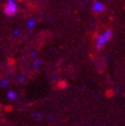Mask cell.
<instances>
[{
    "label": "cell",
    "instance_id": "cell-3",
    "mask_svg": "<svg viewBox=\"0 0 125 126\" xmlns=\"http://www.w3.org/2000/svg\"><path fill=\"white\" fill-rule=\"evenodd\" d=\"M91 8L94 12H96V14H101V12H103L105 10V4L101 0H96V1L92 3Z\"/></svg>",
    "mask_w": 125,
    "mask_h": 126
},
{
    "label": "cell",
    "instance_id": "cell-6",
    "mask_svg": "<svg viewBox=\"0 0 125 126\" xmlns=\"http://www.w3.org/2000/svg\"><path fill=\"white\" fill-rule=\"evenodd\" d=\"M32 117L35 119V120H37V121H39V120H41V119H42V115L40 114L39 112H33L32 113Z\"/></svg>",
    "mask_w": 125,
    "mask_h": 126
},
{
    "label": "cell",
    "instance_id": "cell-10",
    "mask_svg": "<svg viewBox=\"0 0 125 126\" xmlns=\"http://www.w3.org/2000/svg\"><path fill=\"white\" fill-rule=\"evenodd\" d=\"M31 56H32V58H33V59H35V58H36V56H37V53H36L35 51H33L32 53H31Z\"/></svg>",
    "mask_w": 125,
    "mask_h": 126
},
{
    "label": "cell",
    "instance_id": "cell-4",
    "mask_svg": "<svg viewBox=\"0 0 125 126\" xmlns=\"http://www.w3.org/2000/svg\"><path fill=\"white\" fill-rule=\"evenodd\" d=\"M36 25V20L34 17H31L30 20L28 21V28H29V33H32V31H33V28L34 26Z\"/></svg>",
    "mask_w": 125,
    "mask_h": 126
},
{
    "label": "cell",
    "instance_id": "cell-9",
    "mask_svg": "<svg viewBox=\"0 0 125 126\" xmlns=\"http://www.w3.org/2000/svg\"><path fill=\"white\" fill-rule=\"evenodd\" d=\"M18 81H20V82H25V77L24 76H20V77H18Z\"/></svg>",
    "mask_w": 125,
    "mask_h": 126
},
{
    "label": "cell",
    "instance_id": "cell-12",
    "mask_svg": "<svg viewBox=\"0 0 125 126\" xmlns=\"http://www.w3.org/2000/svg\"><path fill=\"white\" fill-rule=\"evenodd\" d=\"M15 35H16V36H18V35H20V31H18V30H16V31H15Z\"/></svg>",
    "mask_w": 125,
    "mask_h": 126
},
{
    "label": "cell",
    "instance_id": "cell-1",
    "mask_svg": "<svg viewBox=\"0 0 125 126\" xmlns=\"http://www.w3.org/2000/svg\"><path fill=\"white\" fill-rule=\"evenodd\" d=\"M112 37H113V30H112V29H108V30L104 31L103 33H101L99 35L96 36V38L94 40L95 47L98 50L103 49L106 44H107L111 40Z\"/></svg>",
    "mask_w": 125,
    "mask_h": 126
},
{
    "label": "cell",
    "instance_id": "cell-5",
    "mask_svg": "<svg viewBox=\"0 0 125 126\" xmlns=\"http://www.w3.org/2000/svg\"><path fill=\"white\" fill-rule=\"evenodd\" d=\"M7 97H8L10 100H15V99H16V97H17V94H16V92L14 91V90H8V91H7Z\"/></svg>",
    "mask_w": 125,
    "mask_h": 126
},
{
    "label": "cell",
    "instance_id": "cell-11",
    "mask_svg": "<svg viewBox=\"0 0 125 126\" xmlns=\"http://www.w3.org/2000/svg\"><path fill=\"white\" fill-rule=\"evenodd\" d=\"M48 121H50V122H53V121H54V117H52V116L48 117Z\"/></svg>",
    "mask_w": 125,
    "mask_h": 126
},
{
    "label": "cell",
    "instance_id": "cell-2",
    "mask_svg": "<svg viewBox=\"0 0 125 126\" xmlns=\"http://www.w3.org/2000/svg\"><path fill=\"white\" fill-rule=\"evenodd\" d=\"M17 11L16 2L15 0H7L6 5L4 6V14L8 16H14Z\"/></svg>",
    "mask_w": 125,
    "mask_h": 126
},
{
    "label": "cell",
    "instance_id": "cell-8",
    "mask_svg": "<svg viewBox=\"0 0 125 126\" xmlns=\"http://www.w3.org/2000/svg\"><path fill=\"white\" fill-rule=\"evenodd\" d=\"M9 84V80L8 79H4L2 81H0V86L1 87H6V86H8Z\"/></svg>",
    "mask_w": 125,
    "mask_h": 126
},
{
    "label": "cell",
    "instance_id": "cell-7",
    "mask_svg": "<svg viewBox=\"0 0 125 126\" xmlns=\"http://www.w3.org/2000/svg\"><path fill=\"white\" fill-rule=\"evenodd\" d=\"M41 64H42V60H40V59H36V60L33 62V67H34V69H38V68L40 67Z\"/></svg>",
    "mask_w": 125,
    "mask_h": 126
}]
</instances>
